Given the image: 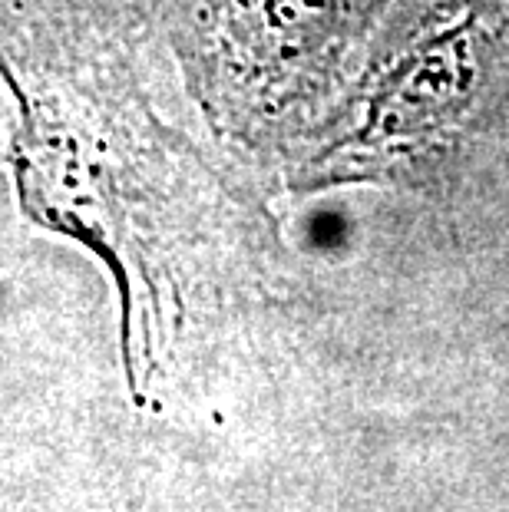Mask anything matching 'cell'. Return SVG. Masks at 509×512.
I'll list each match as a JSON object with an SVG mask.
<instances>
[{"label":"cell","mask_w":509,"mask_h":512,"mask_svg":"<svg viewBox=\"0 0 509 512\" xmlns=\"http://www.w3.org/2000/svg\"><path fill=\"white\" fill-rule=\"evenodd\" d=\"M509 96V0H443L400 34L321 149L324 179H361L457 146Z\"/></svg>","instance_id":"6da1fadb"},{"label":"cell","mask_w":509,"mask_h":512,"mask_svg":"<svg viewBox=\"0 0 509 512\" xmlns=\"http://www.w3.org/2000/svg\"><path fill=\"white\" fill-rule=\"evenodd\" d=\"M384 0H186L202 90L238 133H272L331 90Z\"/></svg>","instance_id":"7a4b0ae2"}]
</instances>
